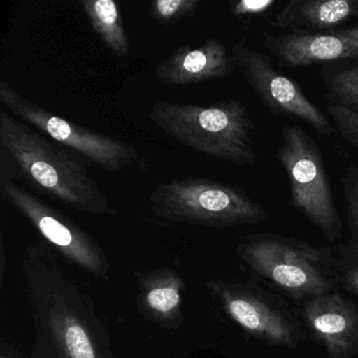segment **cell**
I'll list each match as a JSON object with an SVG mask.
<instances>
[{"label": "cell", "instance_id": "cell-19", "mask_svg": "<svg viewBox=\"0 0 358 358\" xmlns=\"http://www.w3.org/2000/svg\"><path fill=\"white\" fill-rule=\"evenodd\" d=\"M327 113L332 119L337 133L358 150V113L328 102Z\"/></svg>", "mask_w": 358, "mask_h": 358}, {"label": "cell", "instance_id": "cell-8", "mask_svg": "<svg viewBox=\"0 0 358 358\" xmlns=\"http://www.w3.org/2000/svg\"><path fill=\"white\" fill-rule=\"evenodd\" d=\"M226 312L249 334L271 345L295 347L303 341L299 320L282 303L247 285L220 288Z\"/></svg>", "mask_w": 358, "mask_h": 358}, {"label": "cell", "instance_id": "cell-18", "mask_svg": "<svg viewBox=\"0 0 358 358\" xmlns=\"http://www.w3.org/2000/svg\"><path fill=\"white\" fill-rule=\"evenodd\" d=\"M200 3V0H157L150 3V13L160 24H171L192 17Z\"/></svg>", "mask_w": 358, "mask_h": 358}, {"label": "cell", "instance_id": "cell-2", "mask_svg": "<svg viewBox=\"0 0 358 358\" xmlns=\"http://www.w3.org/2000/svg\"><path fill=\"white\" fill-rule=\"evenodd\" d=\"M148 118L167 136L201 154L238 166L257 162L255 123L236 98L208 106L155 102Z\"/></svg>", "mask_w": 358, "mask_h": 358}, {"label": "cell", "instance_id": "cell-12", "mask_svg": "<svg viewBox=\"0 0 358 358\" xmlns=\"http://www.w3.org/2000/svg\"><path fill=\"white\" fill-rule=\"evenodd\" d=\"M263 47L275 58L280 69L358 59L357 50L334 32L280 35L264 33Z\"/></svg>", "mask_w": 358, "mask_h": 358}, {"label": "cell", "instance_id": "cell-4", "mask_svg": "<svg viewBox=\"0 0 358 358\" xmlns=\"http://www.w3.org/2000/svg\"><path fill=\"white\" fill-rule=\"evenodd\" d=\"M152 213L162 219L211 228L253 225L267 211L244 189L204 177L160 183L150 196Z\"/></svg>", "mask_w": 358, "mask_h": 358}, {"label": "cell", "instance_id": "cell-11", "mask_svg": "<svg viewBox=\"0 0 358 358\" xmlns=\"http://www.w3.org/2000/svg\"><path fill=\"white\" fill-rule=\"evenodd\" d=\"M236 66L230 51L217 39H206L196 48L184 45L157 66L155 75L169 85H199L226 78Z\"/></svg>", "mask_w": 358, "mask_h": 358}, {"label": "cell", "instance_id": "cell-10", "mask_svg": "<svg viewBox=\"0 0 358 358\" xmlns=\"http://www.w3.org/2000/svg\"><path fill=\"white\" fill-rule=\"evenodd\" d=\"M303 318L330 358L358 354V306L337 293L305 301Z\"/></svg>", "mask_w": 358, "mask_h": 358}, {"label": "cell", "instance_id": "cell-5", "mask_svg": "<svg viewBox=\"0 0 358 358\" xmlns=\"http://www.w3.org/2000/svg\"><path fill=\"white\" fill-rule=\"evenodd\" d=\"M276 158L289 182L290 204L330 242L338 240L343 223L317 142L297 124L284 123Z\"/></svg>", "mask_w": 358, "mask_h": 358}, {"label": "cell", "instance_id": "cell-14", "mask_svg": "<svg viewBox=\"0 0 358 358\" xmlns=\"http://www.w3.org/2000/svg\"><path fill=\"white\" fill-rule=\"evenodd\" d=\"M79 5L98 36L115 55L129 56V35L119 3L114 0H80Z\"/></svg>", "mask_w": 358, "mask_h": 358}, {"label": "cell", "instance_id": "cell-13", "mask_svg": "<svg viewBox=\"0 0 358 358\" xmlns=\"http://www.w3.org/2000/svg\"><path fill=\"white\" fill-rule=\"evenodd\" d=\"M357 16L358 0H291L270 24L295 34H322Z\"/></svg>", "mask_w": 358, "mask_h": 358}, {"label": "cell", "instance_id": "cell-23", "mask_svg": "<svg viewBox=\"0 0 358 358\" xmlns=\"http://www.w3.org/2000/svg\"><path fill=\"white\" fill-rule=\"evenodd\" d=\"M335 34L345 38L351 47L358 51V24L357 26L347 27L341 30L333 31Z\"/></svg>", "mask_w": 358, "mask_h": 358}, {"label": "cell", "instance_id": "cell-1", "mask_svg": "<svg viewBox=\"0 0 358 358\" xmlns=\"http://www.w3.org/2000/svg\"><path fill=\"white\" fill-rule=\"evenodd\" d=\"M0 145L41 192L79 211L116 215L83 163L70 152L0 110Z\"/></svg>", "mask_w": 358, "mask_h": 358}, {"label": "cell", "instance_id": "cell-9", "mask_svg": "<svg viewBox=\"0 0 358 358\" xmlns=\"http://www.w3.org/2000/svg\"><path fill=\"white\" fill-rule=\"evenodd\" d=\"M0 188L3 198L22 211L39 232L66 257L92 271H101V255L95 243L68 217L10 180H3Z\"/></svg>", "mask_w": 358, "mask_h": 358}, {"label": "cell", "instance_id": "cell-3", "mask_svg": "<svg viewBox=\"0 0 358 358\" xmlns=\"http://www.w3.org/2000/svg\"><path fill=\"white\" fill-rule=\"evenodd\" d=\"M238 252L262 280L299 301L328 294L335 285L332 253L295 238L249 234Z\"/></svg>", "mask_w": 358, "mask_h": 358}, {"label": "cell", "instance_id": "cell-16", "mask_svg": "<svg viewBox=\"0 0 358 358\" xmlns=\"http://www.w3.org/2000/svg\"><path fill=\"white\" fill-rule=\"evenodd\" d=\"M341 184L347 207L348 227L351 232L347 251L358 261V167L349 165L341 178Z\"/></svg>", "mask_w": 358, "mask_h": 358}, {"label": "cell", "instance_id": "cell-15", "mask_svg": "<svg viewBox=\"0 0 358 358\" xmlns=\"http://www.w3.org/2000/svg\"><path fill=\"white\" fill-rule=\"evenodd\" d=\"M326 99L358 113V64L322 69Z\"/></svg>", "mask_w": 358, "mask_h": 358}, {"label": "cell", "instance_id": "cell-17", "mask_svg": "<svg viewBox=\"0 0 358 358\" xmlns=\"http://www.w3.org/2000/svg\"><path fill=\"white\" fill-rule=\"evenodd\" d=\"M62 332L69 358H97L89 334L74 318L66 317L64 320Z\"/></svg>", "mask_w": 358, "mask_h": 358}, {"label": "cell", "instance_id": "cell-21", "mask_svg": "<svg viewBox=\"0 0 358 358\" xmlns=\"http://www.w3.org/2000/svg\"><path fill=\"white\" fill-rule=\"evenodd\" d=\"M275 5L274 0H242L231 5V13L238 17L261 15Z\"/></svg>", "mask_w": 358, "mask_h": 358}, {"label": "cell", "instance_id": "cell-7", "mask_svg": "<svg viewBox=\"0 0 358 358\" xmlns=\"http://www.w3.org/2000/svg\"><path fill=\"white\" fill-rule=\"evenodd\" d=\"M230 53L249 87L272 114L299 119L320 136L337 133L326 115L306 97L299 83L282 74L269 56L251 49L245 39L234 43Z\"/></svg>", "mask_w": 358, "mask_h": 358}, {"label": "cell", "instance_id": "cell-6", "mask_svg": "<svg viewBox=\"0 0 358 358\" xmlns=\"http://www.w3.org/2000/svg\"><path fill=\"white\" fill-rule=\"evenodd\" d=\"M0 101L14 116L54 141L80 152L106 171L118 173L141 161L137 150L129 144L56 116L18 93L5 80H0Z\"/></svg>", "mask_w": 358, "mask_h": 358}, {"label": "cell", "instance_id": "cell-22", "mask_svg": "<svg viewBox=\"0 0 358 358\" xmlns=\"http://www.w3.org/2000/svg\"><path fill=\"white\" fill-rule=\"evenodd\" d=\"M343 285L349 292L358 295V266L351 268L343 274Z\"/></svg>", "mask_w": 358, "mask_h": 358}, {"label": "cell", "instance_id": "cell-20", "mask_svg": "<svg viewBox=\"0 0 358 358\" xmlns=\"http://www.w3.org/2000/svg\"><path fill=\"white\" fill-rule=\"evenodd\" d=\"M146 301L155 311L167 314L179 306L180 295L175 287L159 286L150 290Z\"/></svg>", "mask_w": 358, "mask_h": 358}]
</instances>
